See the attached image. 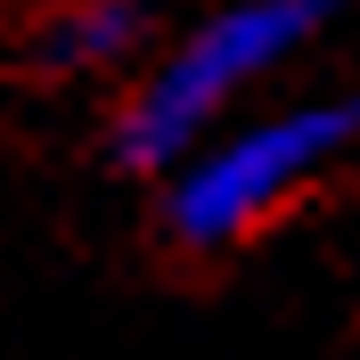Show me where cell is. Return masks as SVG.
Masks as SVG:
<instances>
[{
    "mask_svg": "<svg viewBox=\"0 0 360 360\" xmlns=\"http://www.w3.org/2000/svg\"><path fill=\"white\" fill-rule=\"evenodd\" d=\"M352 148V98H295L254 123H213V131L172 156L148 188H156V238L172 254L221 262V254L254 246L270 221H287L319 180Z\"/></svg>",
    "mask_w": 360,
    "mask_h": 360,
    "instance_id": "obj_2",
    "label": "cell"
},
{
    "mask_svg": "<svg viewBox=\"0 0 360 360\" xmlns=\"http://www.w3.org/2000/svg\"><path fill=\"white\" fill-rule=\"evenodd\" d=\"M352 0H213L180 41H164L131 90L107 115V164L123 180H156L172 156H188L262 74L328 33Z\"/></svg>",
    "mask_w": 360,
    "mask_h": 360,
    "instance_id": "obj_1",
    "label": "cell"
},
{
    "mask_svg": "<svg viewBox=\"0 0 360 360\" xmlns=\"http://www.w3.org/2000/svg\"><path fill=\"white\" fill-rule=\"evenodd\" d=\"M156 25H164V0H49L25 33V58L58 82L66 74H115L156 49Z\"/></svg>",
    "mask_w": 360,
    "mask_h": 360,
    "instance_id": "obj_3",
    "label": "cell"
}]
</instances>
